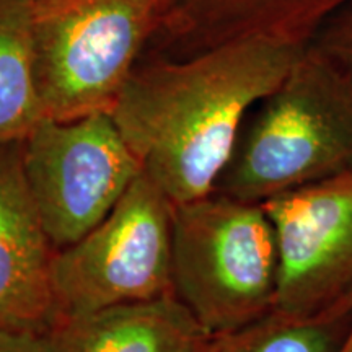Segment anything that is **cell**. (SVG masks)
Listing matches in <instances>:
<instances>
[{"mask_svg":"<svg viewBox=\"0 0 352 352\" xmlns=\"http://www.w3.org/2000/svg\"><path fill=\"white\" fill-rule=\"evenodd\" d=\"M297 39L246 33L182 59L139 64L109 114L142 168L173 204L208 196L250 109L285 80Z\"/></svg>","mask_w":352,"mask_h":352,"instance_id":"1","label":"cell"},{"mask_svg":"<svg viewBox=\"0 0 352 352\" xmlns=\"http://www.w3.org/2000/svg\"><path fill=\"white\" fill-rule=\"evenodd\" d=\"M243 126L215 192L263 204L352 168V78L305 51Z\"/></svg>","mask_w":352,"mask_h":352,"instance_id":"2","label":"cell"},{"mask_svg":"<svg viewBox=\"0 0 352 352\" xmlns=\"http://www.w3.org/2000/svg\"><path fill=\"white\" fill-rule=\"evenodd\" d=\"M171 254L175 296L210 336L274 311L276 236L261 204L215 191L176 204Z\"/></svg>","mask_w":352,"mask_h":352,"instance_id":"3","label":"cell"},{"mask_svg":"<svg viewBox=\"0 0 352 352\" xmlns=\"http://www.w3.org/2000/svg\"><path fill=\"white\" fill-rule=\"evenodd\" d=\"M175 0H33L39 94L50 120L109 113Z\"/></svg>","mask_w":352,"mask_h":352,"instance_id":"4","label":"cell"},{"mask_svg":"<svg viewBox=\"0 0 352 352\" xmlns=\"http://www.w3.org/2000/svg\"><path fill=\"white\" fill-rule=\"evenodd\" d=\"M173 210L164 189L142 171L98 226L57 250L51 279L60 324L175 294Z\"/></svg>","mask_w":352,"mask_h":352,"instance_id":"5","label":"cell"},{"mask_svg":"<svg viewBox=\"0 0 352 352\" xmlns=\"http://www.w3.org/2000/svg\"><path fill=\"white\" fill-rule=\"evenodd\" d=\"M21 152L28 189L56 252L98 226L144 171L109 113L44 118Z\"/></svg>","mask_w":352,"mask_h":352,"instance_id":"6","label":"cell"},{"mask_svg":"<svg viewBox=\"0 0 352 352\" xmlns=\"http://www.w3.org/2000/svg\"><path fill=\"white\" fill-rule=\"evenodd\" d=\"M277 248L276 311L318 314L352 289V168L263 202Z\"/></svg>","mask_w":352,"mask_h":352,"instance_id":"7","label":"cell"},{"mask_svg":"<svg viewBox=\"0 0 352 352\" xmlns=\"http://www.w3.org/2000/svg\"><path fill=\"white\" fill-rule=\"evenodd\" d=\"M21 142L0 145V327L54 331L56 250L26 183Z\"/></svg>","mask_w":352,"mask_h":352,"instance_id":"8","label":"cell"},{"mask_svg":"<svg viewBox=\"0 0 352 352\" xmlns=\"http://www.w3.org/2000/svg\"><path fill=\"white\" fill-rule=\"evenodd\" d=\"M60 352H208L212 336L175 294L64 321Z\"/></svg>","mask_w":352,"mask_h":352,"instance_id":"9","label":"cell"},{"mask_svg":"<svg viewBox=\"0 0 352 352\" xmlns=\"http://www.w3.org/2000/svg\"><path fill=\"white\" fill-rule=\"evenodd\" d=\"M320 0H183L168 13V30L192 51L246 33H272L297 39L305 15Z\"/></svg>","mask_w":352,"mask_h":352,"instance_id":"10","label":"cell"},{"mask_svg":"<svg viewBox=\"0 0 352 352\" xmlns=\"http://www.w3.org/2000/svg\"><path fill=\"white\" fill-rule=\"evenodd\" d=\"M46 114L33 44V0H0V145L21 142Z\"/></svg>","mask_w":352,"mask_h":352,"instance_id":"11","label":"cell"},{"mask_svg":"<svg viewBox=\"0 0 352 352\" xmlns=\"http://www.w3.org/2000/svg\"><path fill=\"white\" fill-rule=\"evenodd\" d=\"M352 315V289L308 316L271 311L235 331L212 336L208 352H336L338 331Z\"/></svg>","mask_w":352,"mask_h":352,"instance_id":"12","label":"cell"},{"mask_svg":"<svg viewBox=\"0 0 352 352\" xmlns=\"http://www.w3.org/2000/svg\"><path fill=\"white\" fill-rule=\"evenodd\" d=\"M0 352H60L54 331L0 327Z\"/></svg>","mask_w":352,"mask_h":352,"instance_id":"13","label":"cell"},{"mask_svg":"<svg viewBox=\"0 0 352 352\" xmlns=\"http://www.w3.org/2000/svg\"><path fill=\"white\" fill-rule=\"evenodd\" d=\"M336 352H352V315L349 324H347V331L344 333V336H342Z\"/></svg>","mask_w":352,"mask_h":352,"instance_id":"14","label":"cell"}]
</instances>
